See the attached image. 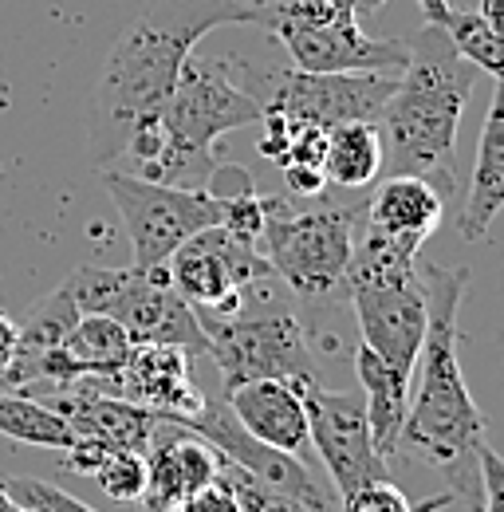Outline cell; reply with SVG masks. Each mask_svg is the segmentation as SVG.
Instances as JSON below:
<instances>
[{"label":"cell","mask_w":504,"mask_h":512,"mask_svg":"<svg viewBox=\"0 0 504 512\" xmlns=\"http://www.w3.org/2000/svg\"><path fill=\"white\" fill-rule=\"evenodd\" d=\"M260 24V0H146L134 24L115 40L91 91V158L107 170L123 158L126 138L158 119L197 40L213 28Z\"/></svg>","instance_id":"1"},{"label":"cell","mask_w":504,"mask_h":512,"mask_svg":"<svg viewBox=\"0 0 504 512\" xmlns=\"http://www.w3.org/2000/svg\"><path fill=\"white\" fill-rule=\"evenodd\" d=\"M426 280V335L414 363V394L406 406L398 449L418 453L445 477L449 493L481 509V446L485 418L461 375L457 312L469 288V268H422Z\"/></svg>","instance_id":"2"},{"label":"cell","mask_w":504,"mask_h":512,"mask_svg":"<svg viewBox=\"0 0 504 512\" xmlns=\"http://www.w3.org/2000/svg\"><path fill=\"white\" fill-rule=\"evenodd\" d=\"M473 71L445 28L426 24L406 40V67L378 115L382 178H426L449 201L457 178V127L473 91Z\"/></svg>","instance_id":"3"},{"label":"cell","mask_w":504,"mask_h":512,"mask_svg":"<svg viewBox=\"0 0 504 512\" xmlns=\"http://www.w3.org/2000/svg\"><path fill=\"white\" fill-rule=\"evenodd\" d=\"M367 197H260V253L268 256L272 276L284 280L300 300H331L343 292V276L367 221Z\"/></svg>","instance_id":"4"},{"label":"cell","mask_w":504,"mask_h":512,"mask_svg":"<svg viewBox=\"0 0 504 512\" xmlns=\"http://www.w3.org/2000/svg\"><path fill=\"white\" fill-rule=\"evenodd\" d=\"M256 119H264L260 99L241 91L221 64H201L189 56L158 115L162 150L142 178L162 186H182V190H205L217 170L213 142L229 130L249 127Z\"/></svg>","instance_id":"5"},{"label":"cell","mask_w":504,"mask_h":512,"mask_svg":"<svg viewBox=\"0 0 504 512\" xmlns=\"http://www.w3.org/2000/svg\"><path fill=\"white\" fill-rule=\"evenodd\" d=\"M79 316H111L134 343H170L189 355H209L205 327L197 312L170 284L166 264L158 268H75L60 284Z\"/></svg>","instance_id":"6"},{"label":"cell","mask_w":504,"mask_h":512,"mask_svg":"<svg viewBox=\"0 0 504 512\" xmlns=\"http://www.w3.org/2000/svg\"><path fill=\"white\" fill-rule=\"evenodd\" d=\"M209 339V355L221 367L225 386L249 379L315 383V355L292 308L272 300L252 304L249 288L233 316H197Z\"/></svg>","instance_id":"7"},{"label":"cell","mask_w":504,"mask_h":512,"mask_svg":"<svg viewBox=\"0 0 504 512\" xmlns=\"http://www.w3.org/2000/svg\"><path fill=\"white\" fill-rule=\"evenodd\" d=\"M103 190L115 201L130 233L134 268H158L186 245L193 233L221 225L225 221V197L209 190H182V186H162L138 174H126L107 166L103 170Z\"/></svg>","instance_id":"8"},{"label":"cell","mask_w":504,"mask_h":512,"mask_svg":"<svg viewBox=\"0 0 504 512\" xmlns=\"http://www.w3.org/2000/svg\"><path fill=\"white\" fill-rule=\"evenodd\" d=\"M170 284L197 316H233L245 300V288L260 280H276L260 245L229 233L225 225H209L193 233L178 253L166 260Z\"/></svg>","instance_id":"9"},{"label":"cell","mask_w":504,"mask_h":512,"mask_svg":"<svg viewBox=\"0 0 504 512\" xmlns=\"http://www.w3.org/2000/svg\"><path fill=\"white\" fill-rule=\"evenodd\" d=\"M398 75L378 71H288L276 83V95L264 103V115L315 130H335L347 123H375L394 91Z\"/></svg>","instance_id":"10"},{"label":"cell","mask_w":504,"mask_h":512,"mask_svg":"<svg viewBox=\"0 0 504 512\" xmlns=\"http://www.w3.org/2000/svg\"><path fill=\"white\" fill-rule=\"evenodd\" d=\"M304 406H308V438L319 453L331 485L339 497L382 481L386 477V457L375 449L371 438V422H367V406L359 394L347 390H327L312 383L304 390Z\"/></svg>","instance_id":"11"},{"label":"cell","mask_w":504,"mask_h":512,"mask_svg":"<svg viewBox=\"0 0 504 512\" xmlns=\"http://www.w3.org/2000/svg\"><path fill=\"white\" fill-rule=\"evenodd\" d=\"M178 426L193 430L197 438H205L209 446L217 449L229 465L245 469L249 477L264 481L268 489H276V493L300 501L308 512H339V501L327 497V489L312 477L308 461H300V457H292V453H284V449H272V446H264V442H256L249 430L233 418L229 402L205 398V406H201L193 418L178 422Z\"/></svg>","instance_id":"12"},{"label":"cell","mask_w":504,"mask_h":512,"mask_svg":"<svg viewBox=\"0 0 504 512\" xmlns=\"http://www.w3.org/2000/svg\"><path fill=\"white\" fill-rule=\"evenodd\" d=\"M284 52L292 56L296 71H378V75H398L406 67V40H378L371 36L359 16L323 24V28H296V24H276L272 28Z\"/></svg>","instance_id":"13"},{"label":"cell","mask_w":504,"mask_h":512,"mask_svg":"<svg viewBox=\"0 0 504 512\" xmlns=\"http://www.w3.org/2000/svg\"><path fill=\"white\" fill-rule=\"evenodd\" d=\"M189 351L170 343H134L119 379H103L107 390L154 410L162 422H186L205 406V394L189 379Z\"/></svg>","instance_id":"14"},{"label":"cell","mask_w":504,"mask_h":512,"mask_svg":"<svg viewBox=\"0 0 504 512\" xmlns=\"http://www.w3.org/2000/svg\"><path fill=\"white\" fill-rule=\"evenodd\" d=\"M308 386L312 383H292V379H249V383L225 386V402L256 442L284 449L300 461H312L308 406H304Z\"/></svg>","instance_id":"15"},{"label":"cell","mask_w":504,"mask_h":512,"mask_svg":"<svg viewBox=\"0 0 504 512\" xmlns=\"http://www.w3.org/2000/svg\"><path fill=\"white\" fill-rule=\"evenodd\" d=\"M146 512H170L221 473V453L178 422H162L146 446Z\"/></svg>","instance_id":"16"},{"label":"cell","mask_w":504,"mask_h":512,"mask_svg":"<svg viewBox=\"0 0 504 512\" xmlns=\"http://www.w3.org/2000/svg\"><path fill=\"white\" fill-rule=\"evenodd\" d=\"M67 418V426L75 430V438H91L111 449H134L146 453L154 430H158V414L130 402L123 394L107 390L103 379L95 383H67L63 394L52 402Z\"/></svg>","instance_id":"17"},{"label":"cell","mask_w":504,"mask_h":512,"mask_svg":"<svg viewBox=\"0 0 504 512\" xmlns=\"http://www.w3.org/2000/svg\"><path fill=\"white\" fill-rule=\"evenodd\" d=\"M441 217H445V197L426 178L394 174L382 178L378 190L367 197L363 229L406 253H422V245L441 229Z\"/></svg>","instance_id":"18"},{"label":"cell","mask_w":504,"mask_h":512,"mask_svg":"<svg viewBox=\"0 0 504 512\" xmlns=\"http://www.w3.org/2000/svg\"><path fill=\"white\" fill-rule=\"evenodd\" d=\"M134 339L111 316H79L63 343L44 359V383H79V379H119L130 363Z\"/></svg>","instance_id":"19"},{"label":"cell","mask_w":504,"mask_h":512,"mask_svg":"<svg viewBox=\"0 0 504 512\" xmlns=\"http://www.w3.org/2000/svg\"><path fill=\"white\" fill-rule=\"evenodd\" d=\"M501 209H504V83H497L493 87L489 115L481 123L477 166H473V182H469L465 209L457 217V233L469 245L473 241H485Z\"/></svg>","instance_id":"20"},{"label":"cell","mask_w":504,"mask_h":512,"mask_svg":"<svg viewBox=\"0 0 504 512\" xmlns=\"http://www.w3.org/2000/svg\"><path fill=\"white\" fill-rule=\"evenodd\" d=\"M79 320V308L71 304V296L56 288L48 296H40L24 320L16 323V355L8 363V371L0 375V386H24V383H40V367L44 359L63 343V335L75 327Z\"/></svg>","instance_id":"21"},{"label":"cell","mask_w":504,"mask_h":512,"mask_svg":"<svg viewBox=\"0 0 504 512\" xmlns=\"http://www.w3.org/2000/svg\"><path fill=\"white\" fill-rule=\"evenodd\" d=\"M355 375H359V386H363V406H367L375 449L390 461L398 453L406 406H410V375L390 367L386 359H378L375 351L363 347V343L355 347Z\"/></svg>","instance_id":"22"},{"label":"cell","mask_w":504,"mask_h":512,"mask_svg":"<svg viewBox=\"0 0 504 512\" xmlns=\"http://www.w3.org/2000/svg\"><path fill=\"white\" fill-rule=\"evenodd\" d=\"M382 178V138L375 123H347L327 130L323 146V182L335 190H367Z\"/></svg>","instance_id":"23"},{"label":"cell","mask_w":504,"mask_h":512,"mask_svg":"<svg viewBox=\"0 0 504 512\" xmlns=\"http://www.w3.org/2000/svg\"><path fill=\"white\" fill-rule=\"evenodd\" d=\"M0 434L20 446L60 449V453L79 442L56 406L24 394L20 386H0Z\"/></svg>","instance_id":"24"},{"label":"cell","mask_w":504,"mask_h":512,"mask_svg":"<svg viewBox=\"0 0 504 512\" xmlns=\"http://www.w3.org/2000/svg\"><path fill=\"white\" fill-rule=\"evenodd\" d=\"M438 28H445V36L453 40V48L477 67V71H489L497 83H504V36L493 32L477 12H457L449 8L441 16Z\"/></svg>","instance_id":"25"},{"label":"cell","mask_w":504,"mask_h":512,"mask_svg":"<svg viewBox=\"0 0 504 512\" xmlns=\"http://www.w3.org/2000/svg\"><path fill=\"white\" fill-rule=\"evenodd\" d=\"M91 481L111 501H142L146 493V457L134 449H107L91 469Z\"/></svg>","instance_id":"26"},{"label":"cell","mask_w":504,"mask_h":512,"mask_svg":"<svg viewBox=\"0 0 504 512\" xmlns=\"http://www.w3.org/2000/svg\"><path fill=\"white\" fill-rule=\"evenodd\" d=\"M453 501H457L453 493H441V497H430L422 505H410V497L390 477H382V481H371V485L339 497V512H441Z\"/></svg>","instance_id":"27"},{"label":"cell","mask_w":504,"mask_h":512,"mask_svg":"<svg viewBox=\"0 0 504 512\" xmlns=\"http://www.w3.org/2000/svg\"><path fill=\"white\" fill-rule=\"evenodd\" d=\"M221 477H225V485L237 493L241 512H308L300 501H292V497H284V493L268 489L264 481L249 477V473H245V469H237V465H229L225 457H221Z\"/></svg>","instance_id":"28"},{"label":"cell","mask_w":504,"mask_h":512,"mask_svg":"<svg viewBox=\"0 0 504 512\" xmlns=\"http://www.w3.org/2000/svg\"><path fill=\"white\" fill-rule=\"evenodd\" d=\"M4 489H8V497H12L16 505H24V509H40V512H99V509H91V505H83L79 497L63 493L60 485L44 481V477H8V481H4Z\"/></svg>","instance_id":"29"},{"label":"cell","mask_w":504,"mask_h":512,"mask_svg":"<svg viewBox=\"0 0 504 512\" xmlns=\"http://www.w3.org/2000/svg\"><path fill=\"white\" fill-rule=\"evenodd\" d=\"M170 512H241V501H237V493L225 485V477L217 473L205 489L189 493L186 501H178Z\"/></svg>","instance_id":"30"},{"label":"cell","mask_w":504,"mask_h":512,"mask_svg":"<svg viewBox=\"0 0 504 512\" xmlns=\"http://www.w3.org/2000/svg\"><path fill=\"white\" fill-rule=\"evenodd\" d=\"M477 512H504V457L481 446V509Z\"/></svg>","instance_id":"31"},{"label":"cell","mask_w":504,"mask_h":512,"mask_svg":"<svg viewBox=\"0 0 504 512\" xmlns=\"http://www.w3.org/2000/svg\"><path fill=\"white\" fill-rule=\"evenodd\" d=\"M12 355H16V320L0 312V375L8 371Z\"/></svg>","instance_id":"32"},{"label":"cell","mask_w":504,"mask_h":512,"mask_svg":"<svg viewBox=\"0 0 504 512\" xmlns=\"http://www.w3.org/2000/svg\"><path fill=\"white\" fill-rule=\"evenodd\" d=\"M477 16H481V20H485L493 32H501V36H504V0H481Z\"/></svg>","instance_id":"33"},{"label":"cell","mask_w":504,"mask_h":512,"mask_svg":"<svg viewBox=\"0 0 504 512\" xmlns=\"http://www.w3.org/2000/svg\"><path fill=\"white\" fill-rule=\"evenodd\" d=\"M418 8L426 16V24H441V16L449 12V0H418Z\"/></svg>","instance_id":"34"},{"label":"cell","mask_w":504,"mask_h":512,"mask_svg":"<svg viewBox=\"0 0 504 512\" xmlns=\"http://www.w3.org/2000/svg\"><path fill=\"white\" fill-rule=\"evenodd\" d=\"M382 4H386V0H355V12H359V20H363V16H371L375 8H382Z\"/></svg>","instance_id":"35"},{"label":"cell","mask_w":504,"mask_h":512,"mask_svg":"<svg viewBox=\"0 0 504 512\" xmlns=\"http://www.w3.org/2000/svg\"><path fill=\"white\" fill-rule=\"evenodd\" d=\"M0 512H16V501L8 497V489H4V481H0Z\"/></svg>","instance_id":"36"},{"label":"cell","mask_w":504,"mask_h":512,"mask_svg":"<svg viewBox=\"0 0 504 512\" xmlns=\"http://www.w3.org/2000/svg\"><path fill=\"white\" fill-rule=\"evenodd\" d=\"M260 4H268V0H260Z\"/></svg>","instance_id":"37"}]
</instances>
